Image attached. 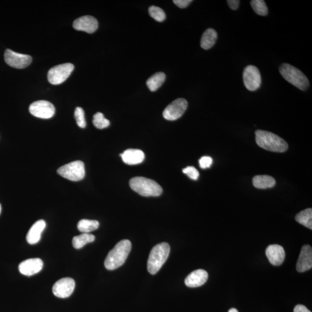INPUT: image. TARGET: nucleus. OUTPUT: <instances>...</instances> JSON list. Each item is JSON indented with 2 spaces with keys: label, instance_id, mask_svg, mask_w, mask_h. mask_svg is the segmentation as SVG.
Here are the masks:
<instances>
[{
  "label": "nucleus",
  "instance_id": "obj_36",
  "mask_svg": "<svg viewBox=\"0 0 312 312\" xmlns=\"http://www.w3.org/2000/svg\"><path fill=\"white\" fill-rule=\"evenodd\" d=\"M1 204H0V213H1Z\"/></svg>",
  "mask_w": 312,
  "mask_h": 312
},
{
  "label": "nucleus",
  "instance_id": "obj_1",
  "mask_svg": "<svg viewBox=\"0 0 312 312\" xmlns=\"http://www.w3.org/2000/svg\"><path fill=\"white\" fill-rule=\"evenodd\" d=\"M131 250V243L129 240L124 239L118 242L111 250L106 257L104 265L108 270H114L119 268L125 263Z\"/></svg>",
  "mask_w": 312,
  "mask_h": 312
},
{
  "label": "nucleus",
  "instance_id": "obj_25",
  "mask_svg": "<svg viewBox=\"0 0 312 312\" xmlns=\"http://www.w3.org/2000/svg\"><path fill=\"white\" fill-rule=\"evenodd\" d=\"M100 223L98 221L82 219L79 221L78 229L82 233H90L98 229Z\"/></svg>",
  "mask_w": 312,
  "mask_h": 312
},
{
  "label": "nucleus",
  "instance_id": "obj_4",
  "mask_svg": "<svg viewBox=\"0 0 312 312\" xmlns=\"http://www.w3.org/2000/svg\"><path fill=\"white\" fill-rule=\"evenodd\" d=\"M130 186L132 190L143 197H158L163 193V189L159 184L144 177L132 178Z\"/></svg>",
  "mask_w": 312,
  "mask_h": 312
},
{
  "label": "nucleus",
  "instance_id": "obj_27",
  "mask_svg": "<svg viewBox=\"0 0 312 312\" xmlns=\"http://www.w3.org/2000/svg\"><path fill=\"white\" fill-rule=\"evenodd\" d=\"M93 123L95 126L99 129L105 128L110 125V121L106 119L101 112L96 113L93 116Z\"/></svg>",
  "mask_w": 312,
  "mask_h": 312
},
{
  "label": "nucleus",
  "instance_id": "obj_20",
  "mask_svg": "<svg viewBox=\"0 0 312 312\" xmlns=\"http://www.w3.org/2000/svg\"><path fill=\"white\" fill-rule=\"evenodd\" d=\"M217 39V33L213 28H208L203 33L201 39V46L205 50L212 48Z\"/></svg>",
  "mask_w": 312,
  "mask_h": 312
},
{
  "label": "nucleus",
  "instance_id": "obj_12",
  "mask_svg": "<svg viewBox=\"0 0 312 312\" xmlns=\"http://www.w3.org/2000/svg\"><path fill=\"white\" fill-rule=\"evenodd\" d=\"M75 282L73 279L64 278L57 281L53 285L52 291L54 295L60 299H66L74 292Z\"/></svg>",
  "mask_w": 312,
  "mask_h": 312
},
{
  "label": "nucleus",
  "instance_id": "obj_10",
  "mask_svg": "<svg viewBox=\"0 0 312 312\" xmlns=\"http://www.w3.org/2000/svg\"><path fill=\"white\" fill-rule=\"evenodd\" d=\"M29 111L32 115L46 119L54 116L55 107L51 103L45 100H40L32 103L29 107Z\"/></svg>",
  "mask_w": 312,
  "mask_h": 312
},
{
  "label": "nucleus",
  "instance_id": "obj_18",
  "mask_svg": "<svg viewBox=\"0 0 312 312\" xmlns=\"http://www.w3.org/2000/svg\"><path fill=\"white\" fill-rule=\"evenodd\" d=\"M123 162L128 165L141 164L145 159V154L141 150L129 149L120 155Z\"/></svg>",
  "mask_w": 312,
  "mask_h": 312
},
{
  "label": "nucleus",
  "instance_id": "obj_33",
  "mask_svg": "<svg viewBox=\"0 0 312 312\" xmlns=\"http://www.w3.org/2000/svg\"><path fill=\"white\" fill-rule=\"evenodd\" d=\"M228 5L231 9L236 10L238 8L240 1L239 0H228Z\"/></svg>",
  "mask_w": 312,
  "mask_h": 312
},
{
  "label": "nucleus",
  "instance_id": "obj_3",
  "mask_svg": "<svg viewBox=\"0 0 312 312\" xmlns=\"http://www.w3.org/2000/svg\"><path fill=\"white\" fill-rule=\"evenodd\" d=\"M170 253V246L166 242L157 244L153 247L148 260V270L150 274L155 275L157 273L166 263Z\"/></svg>",
  "mask_w": 312,
  "mask_h": 312
},
{
  "label": "nucleus",
  "instance_id": "obj_35",
  "mask_svg": "<svg viewBox=\"0 0 312 312\" xmlns=\"http://www.w3.org/2000/svg\"><path fill=\"white\" fill-rule=\"evenodd\" d=\"M228 312H239L237 310L235 309V308H231V309L229 310Z\"/></svg>",
  "mask_w": 312,
  "mask_h": 312
},
{
  "label": "nucleus",
  "instance_id": "obj_24",
  "mask_svg": "<svg viewBox=\"0 0 312 312\" xmlns=\"http://www.w3.org/2000/svg\"><path fill=\"white\" fill-rule=\"evenodd\" d=\"M296 220L301 224L311 229H312V208L300 211L296 216Z\"/></svg>",
  "mask_w": 312,
  "mask_h": 312
},
{
  "label": "nucleus",
  "instance_id": "obj_30",
  "mask_svg": "<svg viewBox=\"0 0 312 312\" xmlns=\"http://www.w3.org/2000/svg\"><path fill=\"white\" fill-rule=\"evenodd\" d=\"M183 173L187 175L188 177L193 180H197L199 179L200 174L198 170L195 167L192 166L187 167L183 169Z\"/></svg>",
  "mask_w": 312,
  "mask_h": 312
},
{
  "label": "nucleus",
  "instance_id": "obj_34",
  "mask_svg": "<svg viewBox=\"0 0 312 312\" xmlns=\"http://www.w3.org/2000/svg\"><path fill=\"white\" fill-rule=\"evenodd\" d=\"M294 312H311L308 308L303 305H298L294 310Z\"/></svg>",
  "mask_w": 312,
  "mask_h": 312
},
{
  "label": "nucleus",
  "instance_id": "obj_19",
  "mask_svg": "<svg viewBox=\"0 0 312 312\" xmlns=\"http://www.w3.org/2000/svg\"><path fill=\"white\" fill-rule=\"evenodd\" d=\"M46 227L44 220H39L36 221L32 226L26 236L27 241L30 245H34L40 241L41 234Z\"/></svg>",
  "mask_w": 312,
  "mask_h": 312
},
{
  "label": "nucleus",
  "instance_id": "obj_13",
  "mask_svg": "<svg viewBox=\"0 0 312 312\" xmlns=\"http://www.w3.org/2000/svg\"><path fill=\"white\" fill-rule=\"evenodd\" d=\"M98 20L92 16L79 17L73 23V27L75 30L87 32L89 34L95 33L98 30Z\"/></svg>",
  "mask_w": 312,
  "mask_h": 312
},
{
  "label": "nucleus",
  "instance_id": "obj_7",
  "mask_svg": "<svg viewBox=\"0 0 312 312\" xmlns=\"http://www.w3.org/2000/svg\"><path fill=\"white\" fill-rule=\"evenodd\" d=\"M74 69V66L71 63H65L53 67L48 71V81L54 85L62 84L69 78Z\"/></svg>",
  "mask_w": 312,
  "mask_h": 312
},
{
  "label": "nucleus",
  "instance_id": "obj_6",
  "mask_svg": "<svg viewBox=\"0 0 312 312\" xmlns=\"http://www.w3.org/2000/svg\"><path fill=\"white\" fill-rule=\"evenodd\" d=\"M57 173L70 181H80L85 176V164L81 161H73L59 168L57 170Z\"/></svg>",
  "mask_w": 312,
  "mask_h": 312
},
{
  "label": "nucleus",
  "instance_id": "obj_31",
  "mask_svg": "<svg viewBox=\"0 0 312 312\" xmlns=\"http://www.w3.org/2000/svg\"><path fill=\"white\" fill-rule=\"evenodd\" d=\"M213 163V159L209 156H203L199 160L200 167L202 169L209 168Z\"/></svg>",
  "mask_w": 312,
  "mask_h": 312
},
{
  "label": "nucleus",
  "instance_id": "obj_17",
  "mask_svg": "<svg viewBox=\"0 0 312 312\" xmlns=\"http://www.w3.org/2000/svg\"><path fill=\"white\" fill-rule=\"evenodd\" d=\"M208 279V272L204 270H197L192 272L185 279V285L189 288H197L205 284Z\"/></svg>",
  "mask_w": 312,
  "mask_h": 312
},
{
  "label": "nucleus",
  "instance_id": "obj_26",
  "mask_svg": "<svg viewBox=\"0 0 312 312\" xmlns=\"http://www.w3.org/2000/svg\"><path fill=\"white\" fill-rule=\"evenodd\" d=\"M254 11L260 16H266L268 9L266 3L263 0H253L250 2Z\"/></svg>",
  "mask_w": 312,
  "mask_h": 312
},
{
  "label": "nucleus",
  "instance_id": "obj_22",
  "mask_svg": "<svg viewBox=\"0 0 312 312\" xmlns=\"http://www.w3.org/2000/svg\"><path fill=\"white\" fill-rule=\"evenodd\" d=\"M166 74L160 72L150 77L146 81V85L151 92H155L159 89L166 81Z\"/></svg>",
  "mask_w": 312,
  "mask_h": 312
},
{
  "label": "nucleus",
  "instance_id": "obj_29",
  "mask_svg": "<svg viewBox=\"0 0 312 312\" xmlns=\"http://www.w3.org/2000/svg\"><path fill=\"white\" fill-rule=\"evenodd\" d=\"M74 115L78 126L82 128H85L87 126V122L85 120L84 109L81 107H76L75 110Z\"/></svg>",
  "mask_w": 312,
  "mask_h": 312
},
{
  "label": "nucleus",
  "instance_id": "obj_14",
  "mask_svg": "<svg viewBox=\"0 0 312 312\" xmlns=\"http://www.w3.org/2000/svg\"><path fill=\"white\" fill-rule=\"evenodd\" d=\"M43 265V261L38 258L27 259L19 264V270L21 274L30 277L40 272Z\"/></svg>",
  "mask_w": 312,
  "mask_h": 312
},
{
  "label": "nucleus",
  "instance_id": "obj_5",
  "mask_svg": "<svg viewBox=\"0 0 312 312\" xmlns=\"http://www.w3.org/2000/svg\"><path fill=\"white\" fill-rule=\"evenodd\" d=\"M279 72L285 80L301 91H306L309 88V80L303 72L296 67L289 64L284 63L280 67Z\"/></svg>",
  "mask_w": 312,
  "mask_h": 312
},
{
  "label": "nucleus",
  "instance_id": "obj_8",
  "mask_svg": "<svg viewBox=\"0 0 312 312\" xmlns=\"http://www.w3.org/2000/svg\"><path fill=\"white\" fill-rule=\"evenodd\" d=\"M188 106V103L184 99L175 100L168 105L163 113L164 119L174 121L179 119L184 114Z\"/></svg>",
  "mask_w": 312,
  "mask_h": 312
},
{
  "label": "nucleus",
  "instance_id": "obj_15",
  "mask_svg": "<svg viewBox=\"0 0 312 312\" xmlns=\"http://www.w3.org/2000/svg\"><path fill=\"white\" fill-rule=\"evenodd\" d=\"M312 267V249L310 245H304L301 249L297 263V270L304 272L311 270Z\"/></svg>",
  "mask_w": 312,
  "mask_h": 312
},
{
  "label": "nucleus",
  "instance_id": "obj_21",
  "mask_svg": "<svg viewBox=\"0 0 312 312\" xmlns=\"http://www.w3.org/2000/svg\"><path fill=\"white\" fill-rule=\"evenodd\" d=\"M254 187L259 189H266L274 187L276 185L275 179L271 176L257 175L253 179Z\"/></svg>",
  "mask_w": 312,
  "mask_h": 312
},
{
  "label": "nucleus",
  "instance_id": "obj_16",
  "mask_svg": "<svg viewBox=\"0 0 312 312\" xmlns=\"http://www.w3.org/2000/svg\"><path fill=\"white\" fill-rule=\"evenodd\" d=\"M266 256L272 265L279 266L284 261L286 253L282 246L279 245H271L266 249Z\"/></svg>",
  "mask_w": 312,
  "mask_h": 312
},
{
  "label": "nucleus",
  "instance_id": "obj_2",
  "mask_svg": "<svg viewBox=\"0 0 312 312\" xmlns=\"http://www.w3.org/2000/svg\"><path fill=\"white\" fill-rule=\"evenodd\" d=\"M255 134L257 144L261 148L277 153L285 152L288 149V143L272 132L257 130Z\"/></svg>",
  "mask_w": 312,
  "mask_h": 312
},
{
  "label": "nucleus",
  "instance_id": "obj_9",
  "mask_svg": "<svg viewBox=\"0 0 312 312\" xmlns=\"http://www.w3.org/2000/svg\"><path fill=\"white\" fill-rule=\"evenodd\" d=\"M243 83L249 91H256L260 87L261 77L260 71L254 66L245 68L243 73Z\"/></svg>",
  "mask_w": 312,
  "mask_h": 312
},
{
  "label": "nucleus",
  "instance_id": "obj_28",
  "mask_svg": "<svg viewBox=\"0 0 312 312\" xmlns=\"http://www.w3.org/2000/svg\"><path fill=\"white\" fill-rule=\"evenodd\" d=\"M149 13L150 16L156 21H159V22H161V21H163L166 19V13L159 7L156 6H150L149 8Z\"/></svg>",
  "mask_w": 312,
  "mask_h": 312
},
{
  "label": "nucleus",
  "instance_id": "obj_11",
  "mask_svg": "<svg viewBox=\"0 0 312 312\" xmlns=\"http://www.w3.org/2000/svg\"><path fill=\"white\" fill-rule=\"evenodd\" d=\"M5 63L10 67L17 69H23L30 65L32 57L27 55L18 53L7 49L4 53Z\"/></svg>",
  "mask_w": 312,
  "mask_h": 312
},
{
  "label": "nucleus",
  "instance_id": "obj_32",
  "mask_svg": "<svg viewBox=\"0 0 312 312\" xmlns=\"http://www.w3.org/2000/svg\"><path fill=\"white\" fill-rule=\"evenodd\" d=\"M173 2L179 8H185L191 4L193 1L192 0H174Z\"/></svg>",
  "mask_w": 312,
  "mask_h": 312
},
{
  "label": "nucleus",
  "instance_id": "obj_23",
  "mask_svg": "<svg viewBox=\"0 0 312 312\" xmlns=\"http://www.w3.org/2000/svg\"><path fill=\"white\" fill-rule=\"evenodd\" d=\"M95 236L89 233H83V234L74 236L73 239V245L74 248L80 249L82 248L87 244L95 241Z\"/></svg>",
  "mask_w": 312,
  "mask_h": 312
}]
</instances>
